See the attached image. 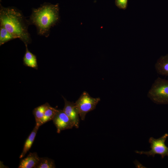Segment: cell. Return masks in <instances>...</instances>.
<instances>
[{
    "label": "cell",
    "mask_w": 168,
    "mask_h": 168,
    "mask_svg": "<svg viewBox=\"0 0 168 168\" xmlns=\"http://www.w3.org/2000/svg\"><path fill=\"white\" fill-rule=\"evenodd\" d=\"M49 106V104L47 102L34 109L33 113L35 119L36 125H38L43 117L45 111Z\"/></svg>",
    "instance_id": "cell-12"
},
{
    "label": "cell",
    "mask_w": 168,
    "mask_h": 168,
    "mask_svg": "<svg viewBox=\"0 0 168 168\" xmlns=\"http://www.w3.org/2000/svg\"><path fill=\"white\" fill-rule=\"evenodd\" d=\"M57 110H58L51 107L50 105L49 106L46 110L43 117L37 126L40 127L47 122L52 120Z\"/></svg>",
    "instance_id": "cell-13"
},
{
    "label": "cell",
    "mask_w": 168,
    "mask_h": 168,
    "mask_svg": "<svg viewBox=\"0 0 168 168\" xmlns=\"http://www.w3.org/2000/svg\"><path fill=\"white\" fill-rule=\"evenodd\" d=\"M147 95L154 103L168 105V80L158 77L152 84Z\"/></svg>",
    "instance_id": "cell-3"
},
{
    "label": "cell",
    "mask_w": 168,
    "mask_h": 168,
    "mask_svg": "<svg viewBox=\"0 0 168 168\" xmlns=\"http://www.w3.org/2000/svg\"><path fill=\"white\" fill-rule=\"evenodd\" d=\"M168 137V133H167L157 139L151 137L148 141L150 144V150L148 151L136 150L135 152L140 155H146L148 156H152L154 157L155 155L158 154L160 155L162 159L166 156L168 157V147L165 143Z\"/></svg>",
    "instance_id": "cell-4"
},
{
    "label": "cell",
    "mask_w": 168,
    "mask_h": 168,
    "mask_svg": "<svg viewBox=\"0 0 168 168\" xmlns=\"http://www.w3.org/2000/svg\"><path fill=\"white\" fill-rule=\"evenodd\" d=\"M100 99L99 97L93 98L86 91H84L75 103L82 120H85L88 112L94 110Z\"/></svg>",
    "instance_id": "cell-5"
},
{
    "label": "cell",
    "mask_w": 168,
    "mask_h": 168,
    "mask_svg": "<svg viewBox=\"0 0 168 168\" xmlns=\"http://www.w3.org/2000/svg\"><path fill=\"white\" fill-rule=\"evenodd\" d=\"M155 68L159 74L168 76V54L161 56L158 59Z\"/></svg>",
    "instance_id": "cell-10"
},
{
    "label": "cell",
    "mask_w": 168,
    "mask_h": 168,
    "mask_svg": "<svg viewBox=\"0 0 168 168\" xmlns=\"http://www.w3.org/2000/svg\"><path fill=\"white\" fill-rule=\"evenodd\" d=\"M30 23L22 12L14 7L0 6V26L4 27L16 39H19L25 45L32 41L28 31Z\"/></svg>",
    "instance_id": "cell-1"
},
{
    "label": "cell",
    "mask_w": 168,
    "mask_h": 168,
    "mask_svg": "<svg viewBox=\"0 0 168 168\" xmlns=\"http://www.w3.org/2000/svg\"><path fill=\"white\" fill-rule=\"evenodd\" d=\"M52 120L58 133L62 130L71 129L74 127L70 119L63 110H58Z\"/></svg>",
    "instance_id": "cell-6"
},
{
    "label": "cell",
    "mask_w": 168,
    "mask_h": 168,
    "mask_svg": "<svg viewBox=\"0 0 168 168\" xmlns=\"http://www.w3.org/2000/svg\"><path fill=\"white\" fill-rule=\"evenodd\" d=\"M128 0H116L115 4L119 8L125 9L126 8Z\"/></svg>",
    "instance_id": "cell-16"
},
{
    "label": "cell",
    "mask_w": 168,
    "mask_h": 168,
    "mask_svg": "<svg viewBox=\"0 0 168 168\" xmlns=\"http://www.w3.org/2000/svg\"><path fill=\"white\" fill-rule=\"evenodd\" d=\"M63 97L64 101V106L63 110L70 119L74 127L78 128L80 117L75 103L68 101L63 96Z\"/></svg>",
    "instance_id": "cell-7"
},
{
    "label": "cell",
    "mask_w": 168,
    "mask_h": 168,
    "mask_svg": "<svg viewBox=\"0 0 168 168\" xmlns=\"http://www.w3.org/2000/svg\"><path fill=\"white\" fill-rule=\"evenodd\" d=\"M59 20L58 4L45 3L37 8H33L29 19L30 25L36 27L37 34L48 37L50 29L58 22Z\"/></svg>",
    "instance_id": "cell-2"
},
{
    "label": "cell",
    "mask_w": 168,
    "mask_h": 168,
    "mask_svg": "<svg viewBox=\"0 0 168 168\" xmlns=\"http://www.w3.org/2000/svg\"><path fill=\"white\" fill-rule=\"evenodd\" d=\"M25 45L26 49L23 58V64L26 66L37 69L38 66L36 56L29 50L27 44Z\"/></svg>",
    "instance_id": "cell-9"
},
{
    "label": "cell",
    "mask_w": 168,
    "mask_h": 168,
    "mask_svg": "<svg viewBox=\"0 0 168 168\" xmlns=\"http://www.w3.org/2000/svg\"><path fill=\"white\" fill-rule=\"evenodd\" d=\"M40 159L36 152H30L26 158L21 160L18 168H35Z\"/></svg>",
    "instance_id": "cell-8"
},
{
    "label": "cell",
    "mask_w": 168,
    "mask_h": 168,
    "mask_svg": "<svg viewBox=\"0 0 168 168\" xmlns=\"http://www.w3.org/2000/svg\"><path fill=\"white\" fill-rule=\"evenodd\" d=\"M56 166L54 160L47 157H40L35 168H54Z\"/></svg>",
    "instance_id": "cell-15"
},
{
    "label": "cell",
    "mask_w": 168,
    "mask_h": 168,
    "mask_svg": "<svg viewBox=\"0 0 168 168\" xmlns=\"http://www.w3.org/2000/svg\"><path fill=\"white\" fill-rule=\"evenodd\" d=\"M16 38L4 27L0 26V45Z\"/></svg>",
    "instance_id": "cell-14"
},
{
    "label": "cell",
    "mask_w": 168,
    "mask_h": 168,
    "mask_svg": "<svg viewBox=\"0 0 168 168\" xmlns=\"http://www.w3.org/2000/svg\"><path fill=\"white\" fill-rule=\"evenodd\" d=\"M39 127L35 125L33 130L26 140L22 152L20 156V158L21 159L24 157L25 155L31 148Z\"/></svg>",
    "instance_id": "cell-11"
}]
</instances>
